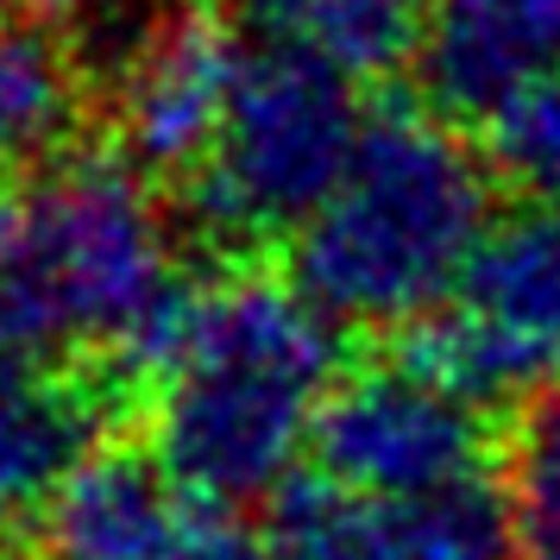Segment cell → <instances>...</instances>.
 I'll list each match as a JSON object with an SVG mask.
<instances>
[{
    "instance_id": "cell-1",
    "label": "cell",
    "mask_w": 560,
    "mask_h": 560,
    "mask_svg": "<svg viewBox=\"0 0 560 560\" xmlns=\"http://www.w3.org/2000/svg\"><path fill=\"white\" fill-rule=\"evenodd\" d=\"M202 290L177 196L89 139L26 183L0 265V353L95 378L132 422L171 372Z\"/></svg>"
},
{
    "instance_id": "cell-2",
    "label": "cell",
    "mask_w": 560,
    "mask_h": 560,
    "mask_svg": "<svg viewBox=\"0 0 560 560\" xmlns=\"http://www.w3.org/2000/svg\"><path fill=\"white\" fill-rule=\"evenodd\" d=\"M334 378L340 328L296 278L271 271V258L221 265L139 422L196 504H265L315 441Z\"/></svg>"
},
{
    "instance_id": "cell-3",
    "label": "cell",
    "mask_w": 560,
    "mask_h": 560,
    "mask_svg": "<svg viewBox=\"0 0 560 560\" xmlns=\"http://www.w3.org/2000/svg\"><path fill=\"white\" fill-rule=\"evenodd\" d=\"M498 177L479 139L416 102L365 114L353 164L290 240V278L340 334L390 340L454 303L491 233Z\"/></svg>"
},
{
    "instance_id": "cell-4",
    "label": "cell",
    "mask_w": 560,
    "mask_h": 560,
    "mask_svg": "<svg viewBox=\"0 0 560 560\" xmlns=\"http://www.w3.org/2000/svg\"><path fill=\"white\" fill-rule=\"evenodd\" d=\"M365 114L359 77L334 57L283 38H246L221 139L202 171L171 189L189 246H208L221 265H253L296 240L353 164Z\"/></svg>"
},
{
    "instance_id": "cell-5",
    "label": "cell",
    "mask_w": 560,
    "mask_h": 560,
    "mask_svg": "<svg viewBox=\"0 0 560 560\" xmlns=\"http://www.w3.org/2000/svg\"><path fill=\"white\" fill-rule=\"evenodd\" d=\"M434 378L485 397H523L560 365V202H516L491 221L454 303L390 334Z\"/></svg>"
},
{
    "instance_id": "cell-6",
    "label": "cell",
    "mask_w": 560,
    "mask_h": 560,
    "mask_svg": "<svg viewBox=\"0 0 560 560\" xmlns=\"http://www.w3.org/2000/svg\"><path fill=\"white\" fill-rule=\"evenodd\" d=\"M308 454L328 479L353 485L365 498H409V491L485 472L491 434L466 390L434 378L404 347L390 353L372 347L334 378Z\"/></svg>"
},
{
    "instance_id": "cell-7",
    "label": "cell",
    "mask_w": 560,
    "mask_h": 560,
    "mask_svg": "<svg viewBox=\"0 0 560 560\" xmlns=\"http://www.w3.org/2000/svg\"><path fill=\"white\" fill-rule=\"evenodd\" d=\"M240 51H246V32L233 26L228 0L196 7L171 32V45L107 102V114L95 120V139L114 145L127 164H139L164 189L189 183L221 139Z\"/></svg>"
},
{
    "instance_id": "cell-8",
    "label": "cell",
    "mask_w": 560,
    "mask_h": 560,
    "mask_svg": "<svg viewBox=\"0 0 560 560\" xmlns=\"http://www.w3.org/2000/svg\"><path fill=\"white\" fill-rule=\"evenodd\" d=\"M409 70L441 120L479 132L529 82L560 70V0H429Z\"/></svg>"
},
{
    "instance_id": "cell-9",
    "label": "cell",
    "mask_w": 560,
    "mask_h": 560,
    "mask_svg": "<svg viewBox=\"0 0 560 560\" xmlns=\"http://www.w3.org/2000/svg\"><path fill=\"white\" fill-rule=\"evenodd\" d=\"M196 498L164 459L107 434L45 510V560H183Z\"/></svg>"
},
{
    "instance_id": "cell-10",
    "label": "cell",
    "mask_w": 560,
    "mask_h": 560,
    "mask_svg": "<svg viewBox=\"0 0 560 560\" xmlns=\"http://www.w3.org/2000/svg\"><path fill=\"white\" fill-rule=\"evenodd\" d=\"M107 429H120V409L95 378L0 353V535L45 516Z\"/></svg>"
},
{
    "instance_id": "cell-11",
    "label": "cell",
    "mask_w": 560,
    "mask_h": 560,
    "mask_svg": "<svg viewBox=\"0 0 560 560\" xmlns=\"http://www.w3.org/2000/svg\"><path fill=\"white\" fill-rule=\"evenodd\" d=\"M95 139V114L51 7L0 0V171L38 177Z\"/></svg>"
},
{
    "instance_id": "cell-12",
    "label": "cell",
    "mask_w": 560,
    "mask_h": 560,
    "mask_svg": "<svg viewBox=\"0 0 560 560\" xmlns=\"http://www.w3.org/2000/svg\"><path fill=\"white\" fill-rule=\"evenodd\" d=\"M228 13L246 38H283L353 77H390L416 63L429 0H228Z\"/></svg>"
},
{
    "instance_id": "cell-13",
    "label": "cell",
    "mask_w": 560,
    "mask_h": 560,
    "mask_svg": "<svg viewBox=\"0 0 560 560\" xmlns=\"http://www.w3.org/2000/svg\"><path fill=\"white\" fill-rule=\"evenodd\" d=\"M384 504V541L390 560H516L510 498L491 472L429 485Z\"/></svg>"
},
{
    "instance_id": "cell-14",
    "label": "cell",
    "mask_w": 560,
    "mask_h": 560,
    "mask_svg": "<svg viewBox=\"0 0 560 560\" xmlns=\"http://www.w3.org/2000/svg\"><path fill=\"white\" fill-rule=\"evenodd\" d=\"M265 535H271L278 560H390L384 504L328 479L322 466L290 472L265 498Z\"/></svg>"
},
{
    "instance_id": "cell-15",
    "label": "cell",
    "mask_w": 560,
    "mask_h": 560,
    "mask_svg": "<svg viewBox=\"0 0 560 560\" xmlns=\"http://www.w3.org/2000/svg\"><path fill=\"white\" fill-rule=\"evenodd\" d=\"M504 498L516 560H560V378L529 384L510 404Z\"/></svg>"
},
{
    "instance_id": "cell-16",
    "label": "cell",
    "mask_w": 560,
    "mask_h": 560,
    "mask_svg": "<svg viewBox=\"0 0 560 560\" xmlns=\"http://www.w3.org/2000/svg\"><path fill=\"white\" fill-rule=\"evenodd\" d=\"M472 139L498 189H510L516 202H560V70L504 102Z\"/></svg>"
},
{
    "instance_id": "cell-17",
    "label": "cell",
    "mask_w": 560,
    "mask_h": 560,
    "mask_svg": "<svg viewBox=\"0 0 560 560\" xmlns=\"http://www.w3.org/2000/svg\"><path fill=\"white\" fill-rule=\"evenodd\" d=\"M183 560H278V548H271V535L240 523L233 510L196 504V529H189V555Z\"/></svg>"
},
{
    "instance_id": "cell-18",
    "label": "cell",
    "mask_w": 560,
    "mask_h": 560,
    "mask_svg": "<svg viewBox=\"0 0 560 560\" xmlns=\"http://www.w3.org/2000/svg\"><path fill=\"white\" fill-rule=\"evenodd\" d=\"M7 171H0V265H7V246H13V228H20V202H13V189H7Z\"/></svg>"
},
{
    "instance_id": "cell-19",
    "label": "cell",
    "mask_w": 560,
    "mask_h": 560,
    "mask_svg": "<svg viewBox=\"0 0 560 560\" xmlns=\"http://www.w3.org/2000/svg\"><path fill=\"white\" fill-rule=\"evenodd\" d=\"M0 560H32V555H20V548H13V541L0 535Z\"/></svg>"
},
{
    "instance_id": "cell-20",
    "label": "cell",
    "mask_w": 560,
    "mask_h": 560,
    "mask_svg": "<svg viewBox=\"0 0 560 560\" xmlns=\"http://www.w3.org/2000/svg\"><path fill=\"white\" fill-rule=\"evenodd\" d=\"M26 7H51V13H57V0H26Z\"/></svg>"
}]
</instances>
